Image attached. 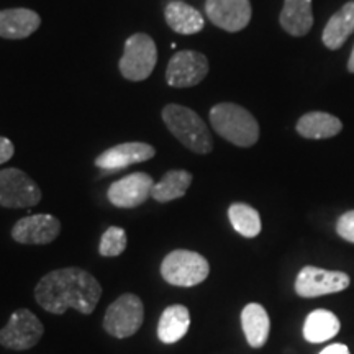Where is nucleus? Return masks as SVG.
I'll list each match as a JSON object with an SVG mask.
<instances>
[{
	"label": "nucleus",
	"mask_w": 354,
	"mask_h": 354,
	"mask_svg": "<svg viewBox=\"0 0 354 354\" xmlns=\"http://www.w3.org/2000/svg\"><path fill=\"white\" fill-rule=\"evenodd\" d=\"M99 281L81 268H63L48 272L35 287V300L53 315H63L68 308L91 315L100 302Z\"/></svg>",
	"instance_id": "f257e3e1"
},
{
	"label": "nucleus",
	"mask_w": 354,
	"mask_h": 354,
	"mask_svg": "<svg viewBox=\"0 0 354 354\" xmlns=\"http://www.w3.org/2000/svg\"><path fill=\"white\" fill-rule=\"evenodd\" d=\"M210 123L221 138L240 148H250L259 140V125L256 118L236 104H216L210 110Z\"/></svg>",
	"instance_id": "f03ea898"
},
{
	"label": "nucleus",
	"mask_w": 354,
	"mask_h": 354,
	"mask_svg": "<svg viewBox=\"0 0 354 354\" xmlns=\"http://www.w3.org/2000/svg\"><path fill=\"white\" fill-rule=\"evenodd\" d=\"M162 120L172 135L190 151L209 154L214 149V140L209 128L194 110L177 104L166 105L162 110Z\"/></svg>",
	"instance_id": "7ed1b4c3"
},
{
	"label": "nucleus",
	"mask_w": 354,
	"mask_h": 354,
	"mask_svg": "<svg viewBox=\"0 0 354 354\" xmlns=\"http://www.w3.org/2000/svg\"><path fill=\"white\" fill-rule=\"evenodd\" d=\"M209 261L196 251L174 250L161 263L162 279L176 287L198 286L209 277Z\"/></svg>",
	"instance_id": "20e7f679"
},
{
	"label": "nucleus",
	"mask_w": 354,
	"mask_h": 354,
	"mask_svg": "<svg viewBox=\"0 0 354 354\" xmlns=\"http://www.w3.org/2000/svg\"><path fill=\"white\" fill-rule=\"evenodd\" d=\"M145 320V305L135 294H123L105 310L104 330L118 339L138 333Z\"/></svg>",
	"instance_id": "39448f33"
},
{
	"label": "nucleus",
	"mask_w": 354,
	"mask_h": 354,
	"mask_svg": "<svg viewBox=\"0 0 354 354\" xmlns=\"http://www.w3.org/2000/svg\"><path fill=\"white\" fill-rule=\"evenodd\" d=\"M158 61L156 43L146 33H135L125 41L120 59V73L128 81L140 82L149 77Z\"/></svg>",
	"instance_id": "423d86ee"
},
{
	"label": "nucleus",
	"mask_w": 354,
	"mask_h": 354,
	"mask_svg": "<svg viewBox=\"0 0 354 354\" xmlns=\"http://www.w3.org/2000/svg\"><path fill=\"white\" fill-rule=\"evenodd\" d=\"M44 326L32 310L19 308L8 318L7 325L0 330V344L13 351H26L39 343Z\"/></svg>",
	"instance_id": "0eeeda50"
},
{
	"label": "nucleus",
	"mask_w": 354,
	"mask_h": 354,
	"mask_svg": "<svg viewBox=\"0 0 354 354\" xmlns=\"http://www.w3.org/2000/svg\"><path fill=\"white\" fill-rule=\"evenodd\" d=\"M41 201V190L26 172L17 167L0 171V207L30 209Z\"/></svg>",
	"instance_id": "6e6552de"
},
{
	"label": "nucleus",
	"mask_w": 354,
	"mask_h": 354,
	"mask_svg": "<svg viewBox=\"0 0 354 354\" xmlns=\"http://www.w3.org/2000/svg\"><path fill=\"white\" fill-rule=\"evenodd\" d=\"M351 279L346 272L326 271V269L305 266L295 279V292L304 299H315L322 295L338 294L348 289Z\"/></svg>",
	"instance_id": "1a4fd4ad"
},
{
	"label": "nucleus",
	"mask_w": 354,
	"mask_h": 354,
	"mask_svg": "<svg viewBox=\"0 0 354 354\" xmlns=\"http://www.w3.org/2000/svg\"><path fill=\"white\" fill-rule=\"evenodd\" d=\"M209 74V59L198 51L184 50L176 53L166 69V81L171 87H194Z\"/></svg>",
	"instance_id": "9d476101"
},
{
	"label": "nucleus",
	"mask_w": 354,
	"mask_h": 354,
	"mask_svg": "<svg viewBox=\"0 0 354 354\" xmlns=\"http://www.w3.org/2000/svg\"><path fill=\"white\" fill-rule=\"evenodd\" d=\"M153 177L146 172H133L120 180H115L107 190L109 202L118 209H135L151 197Z\"/></svg>",
	"instance_id": "9b49d317"
},
{
	"label": "nucleus",
	"mask_w": 354,
	"mask_h": 354,
	"mask_svg": "<svg viewBox=\"0 0 354 354\" xmlns=\"http://www.w3.org/2000/svg\"><path fill=\"white\" fill-rule=\"evenodd\" d=\"M61 221L48 214L30 215L13 225L12 238L20 245H50L59 236Z\"/></svg>",
	"instance_id": "f8f14e48"
},
{
	"label": "nucleus",
	"mask_w": 354,
	"mask_h": 354,
	"mask_svg": "<svg viewBox=\"0 0 354 354\" xmlns=\"http://www.w3.org/2000/svg\"><path fill=\"white\" fill-rule=\"evenodd\" d=\"M205 12L215 26L227 32H240L251 20L250 0H207Z\"/></svg>",
	"instance_id": "ddd939ff"
},
{
	"label": "nucleus",
	"mask_w": 354,
	"mask_h": 354,
	"mask_svg": "<svg viewBox=\"0 0 354 354\" xmlns=\"http://www.w3.org/2000/svg\"><path fill=\"white\" fill-rule=\"evenodd\" d=\"M156 149L151 145L141 141H130L105 149L100 156L95 158V166L104 171H122L128 166L149 161L154 158Z\"/></svg>",
	"instance_id": "4468645a"
},
{
	"label": "nucleus",
	"mask_w": 354,
	"mask_h": 354,
	"mask_svg": "<svg viewBox=\"0 0 354 354\" xmlns=\"http://www.w3.org/2000/svg\"><path fill=\"white\" fill-rule=\"evenodd\" d=\"M41 25L37 12L30 8H8L0 10V38L24 39L33 35Z\"/></svg>",
	"instance_id": "2eb2a0df"
},
{
	"label": "nucleus",
	"mask_w": 354,
	"mask_h": 354,
	"mask_svg": "<svg viewBox=\"0 0 354 354\" xmlns=\"http://www.w3.org/2000/svg\"><path fill=\"white\" fill-rule=\"evenodd\" d=\"M190 326V313L185 305H169L161 313L158 322V338L165 344L177 343L187 335Z\"/></svg>",
	"instance_id": "dca6fc26"
},
{
	"label": "nucleus",
	"mask_w": 354,
	"mask_h": 354,
	"mask_svg": "<svg viewBox=\"0 0 354 354\" xmlns=\"http://www.w3.org/2000/svg\"><path fill=\"white\" fill-rule=\"evenodd\" d=\"M241 326L251 348H263L271 331V320L263 305L248 304L241 312Z\"/></svg>",
	"instance_id": "f3484780"
},
{
	"label": "nucleus",
	"mask_w": 354,
	"mask_h": 354,
	"mask_svg": "<svg viewBox=\"0 0 354 354\" xmlns=\"http://www.w3.org/2000/svg\"><path fill=\"white\" fill-rule=\"evenodd\" d=\"M313 25L312 0H284L281 26L292 37H304Z\"/></svg>",
	"instance_id": "a211bd4d"
},
{
	"label": "nucleus",
	"mask_w": 354,
	"mask_h": 354,
	"mask_svg": "<svg viewBox=\"0 0 354 354\" xmlns=\"http://www.w3.org/2000/svg\"><path fill=\"white\" fill-rule=\"evenodd\" d=\"M165 17L169 28L180 35H196L202 32L203 25H205L202 13L180 0H172L167 3Z\"/></svg>",
	"instance_id": "6ab92c4d"
},
{
	"label": "nucleus",
	"mask_w": 354,
	"mask_h": 354,
	"mask_svg": "<svg viewBox=\"0 0 354 354\" xmlns=\"http://www.w3.org/2000/svg\"><path fill=\"white\" fill-rule=\"evenodd\" d=\"M343 130V123L335 115L325 112H310L300 117L297 133L308 140H326Z\"/></svg>",
	"instance_id": "aec40b11"
},
{
	"label": "nucleus",
	"mask_w": 354,
	"mask_h": 354,
	"mask_svg": "<svg viewBox=\"0 0 354 354\" xmlns=\"http://www.w3.org/2000/svg\"><path fill=\"white\" fill-rule=\"evenodd\" d=\"M354 32V2H348L328 20L323 30V44L330 50L342 48Z\"/></svg>",
	"instance_id": "412c9836"
},
{
	"label": "nucleus",
	"mask_w": 354,
	"mask_h": 354,
	"mask_svg": "<svg viewBox=\"0 0 354 354\" xmlns=\"http://www.w3.org/2000/svg\"><path fill=\"white\" fill-rule=\"evenodd\" d=\"M342 323L335 313L328 310H315L304 323V338L308 343H323L339 333Z\"/></svg>",
	"instance_id": "4be33fe9"
},
{
	"label": "nucleus",
	"mask_w": 354,
	"mask_h": 354,
	"mask_svg": "<svg viewBox=\"0 0 354 354\" xmlns=\"http://www.w3.org/2000/svg\"><path fill=\"white\" fill-rule=\"evenodd\" d=\"M192 184V174L184 169L167 171L159 183L154 184L151 197L156 202L166 203L185 196L187 189Z\"/></svg>",
	"instance_id": "5701e85b"
},
{
	"label": "nucleus",
	"mask_w": 354,
	"mask_h": 354,
	"mask_svg": "<svg viewBox=\"0 0 354 354\" xmlns=\"http://www.w3.org/2000/svg\"><path fill=\"white\" fill-rule=\"evenodd\" d=\"M228 218L234 232L240 233L245 238H254L261 233V216L258 210L248 203H233L228 209Z\"/></svg>",
	"instance_id": "b1692460"
},
{
	"label": "nucleus",
	"mask_w": 354,
	"mask_h": 354,
	"mask_svg": "<svg viewBox=\"0 0 354 354\" xmlns=\"http://www.w3.org/2000/svg\"><path fill=\"white\" fill-rule=\"evenodd\" d=\"M127 245L128 238L125 230L120 227H110L102 234L99 253L104 258H115V256H120L127 250Z\"/></svg>",
	"instance_id": "393cba45"
},
{
	"label": "nucleus",
	"mask_w": 354,
	"mask_h": 354,
	"mask_svg": "<svg viewBox=\"0 0 354 354\" xmlns=\"http://www.w3.org/2000/svg\"><path fill=\"white\" fill-rule=\"evenodd\" d=\"M336 233L349 243H354V210H349L339 216L336 223Z\"/></svg>",
	"instance_id": "a878e982"
},
{
	"label": "nucleus",
	"mask_w": 354,
	"mask_h": 354,
	"mask_svg": "<svg viewBox=\"0 0 354 354\" xmlns=\"http://www.w3.org/2000/svg\"><path fill=\"white\" fill-rule=\"evenodd\" d=\"M13 153H15V148H13V143L8 138H3L0 136V166L6 165L7 161H10Z\"/></svg>",
	"instance_id": "bb28decb"
},
{
	"label": "nucleus",
	"mask_w": 354,
	"mask_h": 354,
	"mask_svg": "<svg viewBox=\"0 0 354 354\" xmlns=\"http://www.w3.org/2000/svg\"><path fill=\"white\" fill-rule=\"evenodd\" d=\"M320 354H349V349L348 346H344V344H330V346H326L325 349Z\"/></svg>",
	"instance_id": "cd10ccee"
},
{
	"label": "nucleus",
	"mask_w": 354,
	"mask_h": 354,
	"mask_svg": "<svg viewBox=\"0 0 354 354\" xmlns=\"http://www.w3.org/2000/svg\"><path fill=\"white\" fill-rule=\"evenodd\" d=\"M348 71L349 73H354V48H353L351 56H349V61H348Z\"/></svg>",
	"instance_id": "c85d7f7f"
}]
</instances>
